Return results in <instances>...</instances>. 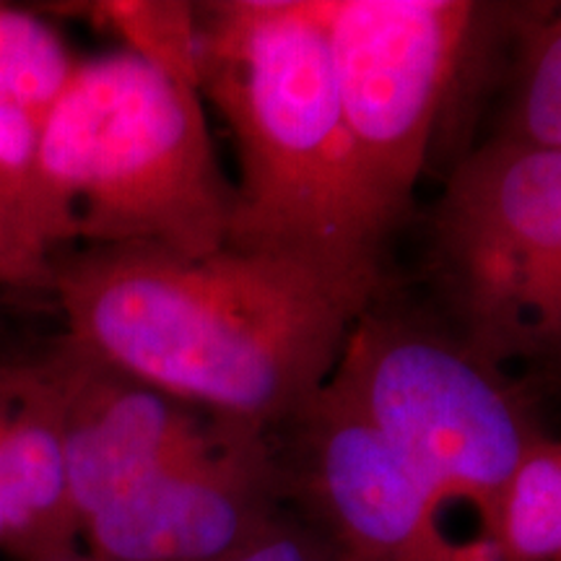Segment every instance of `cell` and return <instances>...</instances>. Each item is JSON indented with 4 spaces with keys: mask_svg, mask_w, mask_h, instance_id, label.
Here are the masks:
<instances>
[{
    "mask_svg": "<svg viewBox=\"0 0 561 561\" xmlns=\"http://www.w3.org/2000/svg\"><path fill=\"white\" fill-rule=\"evenodd\" d=\"M382 289L297 257L146 248L58 257L62 335L224 424L271 437L331 380Z\"/></svg>",
    "mask_w": 561,
    "mask_h": 561,
    "instance_id": "cell-1",
    "label": "cell"
},
{
    "mask_svg": "<svg viewBox=\"0 0 561 561\" xmlns=\"http://www.w3.org/2000/svg\"><path fill=\"white\" fill-rule=\"evenodd\" d=\"M201 96L237 149L229 242L385 284L396 231L364 178L314 0L195 3Z\"/></svg>",
    "mask_w": 561,
    "mask_h": 561,
    "instance_id": "cell-2",
    "label": "cell"
},
{
    "mask_svg": "<svg viewBox=\"0 0 561 561\" xmlns=\"http://www.w3.org/2000/svg\"><path fill=\"white\" fill-rule=\"evenodd\" d=\"M37 178L58 257L107 248L206 257L229 242L234 185L201 91L128 50L79 60L42 128Z\"/></svg>",
    "mask_w": 561,
    "mask_h": 561,
    "instance_id": "cell-3",
    "label": "cell"
},
{
    "mask_svg": "<svg viewBox=\"0 0 561 561\" xmlns=\"http://www.w3.org/2000/svg\"><path fill=\"white\" fill-rule=\"evenodd\" d=\"M380 299L351 328L325 388L434 502L466 504L476 530L494 538L517 468L546 437L536 409L445 322L388 310Z\"/></svg>",
    "mask_w": 561,
    "mask_h": 561,
    "instance_id": "cell-4",
    "label": "cell"
},
{
    "mask_svg": "<svg viewBox=\"0 0 561 561\" xmlns=\"http://www.w3.org/2000/svg\"><path fill=\"white\" fill-rule=\"evenodd\" d=\"M445 325L481 359L561 375V149L486 138L462 157L432 221Z\"/></svg>",
    "mask_w": 561,
    "mask_h": 561,
    "instance_id": "cell-5",
    "label": "cell"
},
{
    "mask_svg": "<svg viewBox=\"0 0 561 561\" xmlns=\"http://www.w3.org/2000/svg\"><path fill=\"white\" fill-rule=\"evenodd\" d=\"M314 9L362 172L398 229L486 5L471 0H314Z\"/></svg>",
    "mask_w": 561,
    "mask_h": 561,
    "instance_id": "cell-6",
    "label": "cell"
},
{
    "mask_svg": "<svg viewBox=\"0 0 561 561\" xmlns=\"http://www.w3.org/2000/svg\"><path fill=\"white\" fill-rule=\"evenodd\" d=\"M268 439L284 510L328 561H507L486 533L447 530L445 507L328 388Z\"/></svg>",
    "mask_w": 561,
    "mask_h": 561,
    "instance_id": "cell-7",
    "label": "cell"
},
{
    "mask_svg": "<svg viewBox=\"0 0 561 561\" xmlns=\"http://www.w3.org/2000/svg\"><path fill=\"white\" fill-rule=\"evenodd\" d=\"M280 510L271 439L240 430L130 483L81 523V543L112 561H221Z\"/></svg>",
    "mask_w": 561,
    "mask_h": 561,
    "instance_id": "cell-8",
    "label": "cell"
},
{
    "mask_svg": "<svg viewBox=\"0 0 561 561\" xmlns=\"http://www.w3.org/2000/svg\"><path fill=\"white\" fill-rule=\"evenodd\" d=\"M60 343L66 351L68 483L79 523L146 473L206 453L240 432L94 359L66 335Z\"/></svg>",
    "mask_w": 561,
    "mask_h": 561,
    "instance_id": "cell-9",
    "label": "cell"
},
{
    "mask_svg": "<svg viewBox=\"0 0 561 561\" xmlns=\"http://www.w3.org/2000/svg\"><path fill=\"white\" fill-rule=\"evenodd\" d=\"M515 53L504 115L489 138L561 149V5L525 11Z\"/></svg>",
    "mask_w": 561,
    "mask_h": 561,
    "instance_id": "cell-10",
    "label": "cell"
},
{
    "mask_svg": "<svg viewBox=\"0 0 561 561\" xmlns=\"http://www.w3.org/2000/svg\"><path fill=\"white\" fill-rule=\"evenodd\" d=\"M79 60L37 13L0 3V115L30 112L47 121Z\"/></svg>",
    "mask_w": 561,
    "mask_h": 561,
    "instance_id": "cell-11",
    "label": "cell"
},
{
    "mask_svg": "<svg viewBox=\"0 0 561 561\" xmlns=\"http://www.w3.org/2000/svg\"><path fill=\"white\" fill-rule=\"evenodd\" d=\"M507 561L561 559V437L546 434L525 455L494 528Z\"/></svg>",
    "mask_w": 561,
    "mask_h": 561,
    "instance_id": "cell-12",
    "label": "cell"
},
{
    "mask_svg": "<svg viewBox=\"0 0 561 561\" xmlns=\"http://www.w3.org/2000/svg\"><path fill=\"white\" fill-rule=\"evenodd\" d=\"M94 13L138 55L167 76L201 91V37L195 3L178 0H121L96 3Z\"/></svg>",
    "mask_w": 561,
    "mask_h": 561,
    "instance_id": "cell-13",
    "label": "cell"
},
{
    "mask_svg": "<svg viewBox=\"0 0 561 561\" xmlns=\"http://www.w3.org/2000/svg\"><path fill=\"white\" fill-rule=\"evenodd\" d=\"M58 255L16 195L0 182V294L53 297Z\"/></svg>",
    "mask_w": 561,
    "mask_h": 561,
    "instance_id": "cell-14",
    "label": "cell"
},
{
    "mask_svg": "<svg viewBox=\"0 0 561 561\" xmlns=\"http://www.w3.org/2000/svg\"><path fill=\"white\" fill-rule=\"evenodd\" d=\"M221 561H328V557L312 541L310 533L289 512L280 510L276 520Z\"/></svg>",
    "mask_w": 561,
    "mask_h": 561,
    "instance_id": "cell-15",
    "label": "cell"
},
{
    "mask_svg": "<svg viewBox=\"0 0 561 561\" xmlns=\"http://www.w3.org/2000/svg\"><path fill=\"white\" fill-rule=\"evenodd\" d=\"M21 371H24V359H0V549H3V496L5 473H9V437Z\"/></svg>",
    "mask_w": 561,
    "mask_h": 561,
    "instance_id": "cell-16",
    "label": "cell"
},
{
    "mask_svg": "<svg viewBox=\"0 0 561 561\" xmlns=\"http://www.w3.org/2000/svg\"><path fill=\"white\" fill-rule=\"evenodd\" d=\"M53 561H112V559H104V557H100V553H94V551H89V549H81L79 551H73V553H66V557H60V559H53Z\"/></svg>",
    "mask_w": 561,
    "mask_h": 561,
    "instance_id": "cell-17",
    "label": "cell"
},
{
    "mask_svg": "<svg viewBox=\"0 0 561 561\" xmlns=\"http://www.w3.org/2000/svg\"><path fill=\"white\" fill-rule=\"evenodd\" d=\"M551 385H553V388H557V390H561V377H559L557 382H551Z\"/></svg>",
    "mask_w": 561,
    "mask_h": 561,
    "instance_id": "cell-18",
    "label": "cell"
},
{
    "mask_svg": "<svg viewBox=\"0 0 561 561\" xmlns=\"http://www.w3.org/2000/svg\"><path fill=\"white\" fill-rule=\"evenodd\" d=\"M559 561H561V559H559Z\"/></svg>",
    "mask_w": 561,
    "mask_h": 561,
    "instance_id": "cell-19",
    "label": "cell"
}]
</instances>
